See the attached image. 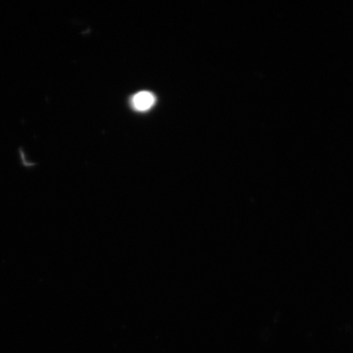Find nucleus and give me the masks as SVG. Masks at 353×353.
<instances>
[{
	"instance_id": "f257e3e1",
	"label": "nucleus",
	"mask_w": 353,
	"mask_h": 353,
	"mask_svg": "<svg viewBox=\"0 0 353 353\" xmlns=\"http://www.w3.org/2000/svg\"><path fill=\"white\" fill-rule=\"evenodd\" d=\"M155 103V97L150 92H141L134 94L132 99V108L138 111H146Z\"/></svg>"
}]
</instances>
